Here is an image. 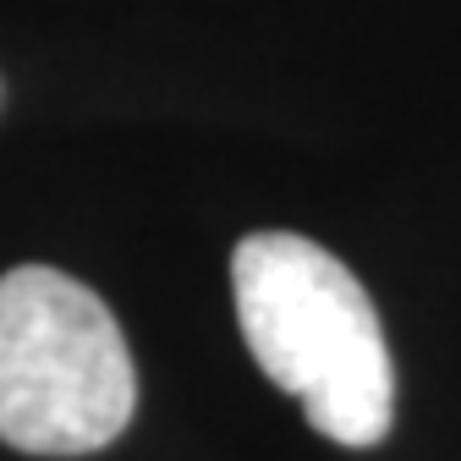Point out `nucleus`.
<instances>
[{
  "instance_id": "1",
  "label": "nucleus",
  "mask_w": 461,
  "mask_h": 461,
  "mask_svg": "<svg viewBox=\"0 0 461 461\" xmlns=\"http://www.w3.org/2000/svg\"><path fill=\"white\" fill-rule=\"evenodd\" d=\"M230 292L253 363L303 401L308 423L368 450L395 418V368L363 280L292 230H258L230 253Z\"/></svg>"
},
{
  "instance_id": "2",
  "label": "nucleus",
  "mask_w": 461,
  "mask_h": 461,
  "mask_svg": "<svg viewBox=\"0 0 461 461\" xmlns=\"http://www.w3.org/2000/svg\"><path fill=\"white\" fill-rule=\"evenodd\" d=\"M138 374L122 324L83 280L23 264L0 275V439L88 456L132 423Z\"/></svg>"
}]
</instances>
